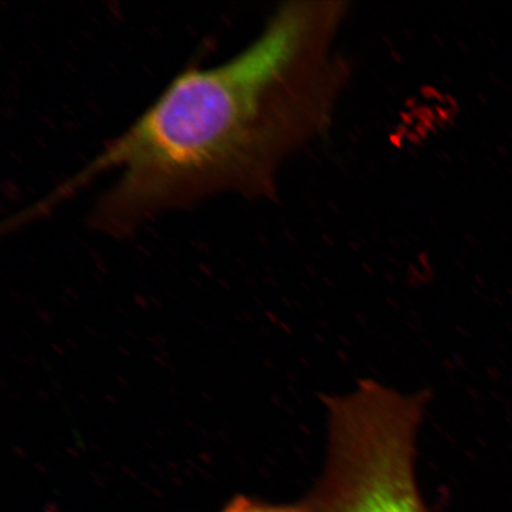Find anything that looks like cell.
Masks as SVG:
<instances>
[{
    "mask_svg": "<svg viewBox=\"0 0 512 512\" xmlns=\"http://www.w3.org/2000/svg\"><path fill=\"white\" fill-rule=\"evenodd\" d=\"M221 512H310L304 503L298 505H273L245 496L230 501Z\"/></svg>",
    "mask_w": 512,
    "mask_h": 512,
    "instance_id": "3",
    "label": "cell"
},
{
    "mask_svg": "<svg viewBox=\"0 0 512 512\" xmlns=\"http://www.w3.org/2000/svg\"><path fill=\"white\" fill-rule=\"evenodd\" d=\"M347 5L284 3L238 54L183 70L130 126L50 192L48 206L115 174L89 223L123 238L211 196L273 198L285 162L328 130L348 85L350 67L337 48Z\"/></svg>",
    "mask_w": 512,
    "mask_h": 512,
    "instance_id": "1",
    "label": "cell"
},
{
    "mask_svg": "<svg viewBox=\"0 0 512 512\" xmlns=\"http://www.w3.org/2000/svg\"><path fill=\"white\" fill-rule=\"evenodd\" d=\"M422 396L400 395L374 381L326 398L329 458L304 504L310 512H428L414 472Z\"/></svg>",
    "mask_w": 512,
    "mask_h": 512,
    "instance_id": "2",
    "label": "cell"
}]
</instances>
